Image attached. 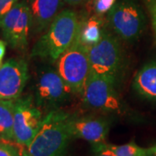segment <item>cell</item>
<instances>
[{
  "label": "cell",
  "instance_id": "cell-1",
  "mask_svg": "<svg viewBox=\"0 0 156 156\" xmlns=\"http://www.w3.org/2000/svg\"><path fill=\"white\" fill-rule=\"evenodd\" d=\"M73 118L74 115L61 109L49 112L27 147L29 154L31 156H66L73 138Z\"/></svg>",
  "mask_w": 156,
  "mask_h": 156
},
{
  "label": "cell",
  "instance_id": "cell-2",
  "mask_svg": "<svg viewBox=\"0 0 156 156\" xmlns=\"http://www.w3.org/2000/svg\"><path fill=\"white\" fill-rule=\"evenodd\" d=\"M82 22L71 10H62L32 48L31 56L56 62L74 44L81 30Z\"/></svg>",
  "mask_w": 156,
  "mask_h": 156
},
{
  "label": "cell",
  "instance_id": "cell-3",
  "mask_svg": "<svg viewBox=\"0 0 156 156\" xmlns=\"http://www.w3.org/2000/svg\"><path fill=\"white\" fill-rule=\"evenodd\" d=\"M89 49V46L81 40L79 33L74 44L56 62L57 72L74 94L83 95L85 83L91 72Z\"/></svg>",
  "mask_w": 156,
  "mask_h": 156
},
{
  "label": "cell",
  "instance_id": "cell-4",
  "mask_svg": "<svg viewBox=\"0 0 156 156\" xmlns=\"http://www.w3.org/2000/svg\"><path fill=\"white\" fill-rule=\"evenodd\" d=\"M107 21L113 34L128 43L139 38L146 25L144 11L136 0H117L108 13Z\"/></svg>",
  "mask_w": 156,
  "mask_h": 156
},
{
  "label": "cell",
  "instance_id": "cell-5",
  "mask_svg": "<svg viewBox=\"0 0 156 156\" xmlns=\"http://www.w3.org/2000/svg\"><path fill=\"white\" fill-rule=\"evenodd\" d=\"M91 71L116 81L123 62L122 48L118 37L103 28L100 41L89 49Z\"/></svg>",
  "mask_w": 156,
  "mask_h": 156
},
{
  "label": "cell",
  "instance_id": "cell-6",
  "mask_svg": "<svg viewBox=\"0 0 156 156\" xmlns=\"http://www.w3.org/2000/svg\"><path fill=\"white\" fill-rule=\"evenodd\" d=\"M71 94H74L72 89L56 69L44 68L37 73L32 97L39 108L50 111L58 109Z\"/></svg>",
  "mask_w": 156,
  "mask_h": 156
},
{
  "label": "cell",
  "instance_id": "cell-7",
  "mask_svg": "<svg viewBox=\"0 0 156 156\" xmlns=\"http://www.w3.org/2000/svg\"><path fill=\"white\" fill-rule=\"evenodd\" d=\"M31 21V10L25 0L17 2L0 18L3 37L13 50L23 51L27 48Z\"/></svg>",
  "mask_w": 156,
  "mask_h": 156
},
{
  "label": "cell",
  "instance_id": "cell-8",
  "mask_svg": "<svg viewBox=\"0 0 156 156\" xmlns=\"http://www.w3.org/2000/svg\"><path fill=\"white\" fill-rule=\"evenodd\" d=\"M44 118L42 109L36 104L32 95L17 99L13 122L14 141L27 147L37 134Z\"/></svg>",
  "mask_w": 156,
  "mask_h": 156
},
{
  "label": "cell",
  "instance_id": "cell-9",
  "mask_svg": "<svg viewBox=\"0 0 156 156\" xmlns=\"http://www.w3.org/2000/svg\"><path fill=\"white\" fill-rule=\"evenodd\" d=\"M84 103L89 108L106 112H118L121 101L115 89V81L91 71L83 92Z\"/></svg>",
  "mask_w": 156,
  "mask_h": 156
},
{
  "label": "cell",
  "instance_id": "cell-10",
  "mask_svg": "<svg viewBox=\"0 0 156 156\" xmlns=\"http://www.w3.org/2000/svg\"><path fill=\"white\" fill-rule=\"evenodd\" d=\"M29 80V67L23 58L16 57L0 67V100H17L21 97Z\"/></svg>",
  "mask_w": 156,
  "mask_h": 156
},
{
  "label": "cell",
  "instance_id": "cell-11",
  "mask_svg": "<svg viewBox=\"0 0 156 156\" xmlns=\"http://www.w3.org/2000/svg\"><path fill=\"white\" fill-rule=\"evenodd\" d=\"M108 131L109 122L105 118L95 116L73 118V138L84 140L92 145L106 143Z\"/></svg>",
  "mask_w": 156,
  "mask_h": 156
},
{
  "label": "cell",
  "instance_id": "cell-12",
  "mask_svg": "<svg viewBox=\"0 0 156 156\" xmlns=\"http://www.w3.org/2000/svg\"><path fill=\"white\" fill-rule=\"evenodd\" d=\"M63 0H32L31 33L35 35L45 32L60 13Z\"/></svg>",
  "mask_w": 156,
  "mask_h": 156
},
{
  "label": "cell",
  "instance_id": "cell-13",
  "mask_svg": "<svg viewBox=\"0 0 156 156\" xmlns=\"http://www.w3.org/2000/svg\"><path fill=\"white\" fill-rule=\"evenodd\" d=\"M134 89L147 99L156 101V62L145 64L136 74Z\"/></svg>",
  "mask_w": 156,
  "mask_h": 156
},
{
  "label": "cell",
  "instance_id": "cell-14",
  "mask_svg": "<svg viewBox=\"0 0 156 156\" xmlns=\"http://www.w3.org/2000/svg\"><path fill=\"white\" fill-rule=\"evenodd\" d=\"M15 101L16 100H0V137L5 141H14Z\"/></svg>",
  "mask_w": 156,
  "mask_h": 156
},
{
  "label": "cell",
  "instance_id": "cell-15",
  "mask_svg": "<svg viewBox=\"0 0 156 156\" xmlns=\"http://www.w3.org/2000/svg\"><path fill=\"white\" fill-rule=\"evenodd\" d=\"M102 21L100 17H91L85 22H82L80 38L87 46L97 44L102 35Z\"/></svg>",
  "mask_w": 156,
  "mask_h": 156
},
{
  "label": "cell",
  "instance_id": "cell-16",
  "mask_svg": "<svg viewBox=\"0 0 156 156\" xmlns=\"http://www.w3.org/2000/svg\"><path fill=\"white\" fill-rule=\"evenodd\" d=\"M108 147L115 154V156H149V148L141 147L134 142H129L124 145L107 144Z\"/></svg>",
  "mask_w": 156,
  "mask_h": 156
},
{
  "label": "cell",
  "instance_id": "cell-17",
  "mask_svg": "<svg viewBox=\"0 0 156 156\" xmlns=\"http://www.w3.org/2000/svg\"><path fill=\"white\" fill-rule=\"evenodd\" d=\"M116 1L117 0H95L94 5L95 13L98 16L108 13V11L115 5Z\"/></svg>",
  "mask_w": 156,
  "mask_h": 156
},
{
  "label": "cell",
  "instance_id": "cell-18",
  "mask_svg": "<svg viewBox=\"0 0 156 156\" xmlns=\"http://www.w3.org/2000/svg\"><path fill=\"white\" fill-rule=\"evenodd\" d=\"M4 141L5 140L0 141V156H20L22 151H19L17 147L11 143Z\"/></svg>",
  "mask_w": 156,
  "mask_h": 156
},
{
  "label": "cell",
  "instance_id": "cell-19",
  "mask_svg": "<svg viewBox=\"0 0 156 156\" xmlns=\"http://www.w3.org/2000/svg\"><path fill=\"white\" fill-rule=\"evenodd\" d=\"M93 155L92 156H115L108 147L107 143H100L92 145Z\"/></svg>",
  "mask_w": 156,
  "mask_h": 156
},
{
  "label": "cell",
  "instance_id": "cell-20",
  "mask_svg": "<svg viewBox=\"0 0 156 156\" xmlns=\"http://www.w3.org/2000/svg\"><path fill=\"white\" fill-rule=\"evenodd\" d=\"M145 2L150 14L152 26L156 37V0H145Z\"/></svg>",
  "mask_w": 156,
  "mask_h": 156
},
{
  "label": "cell",
  "instance_id": "cell-21",
  "mask_svg": "<svg viewBox=\"0 0 156 156\" xmlns=\"http://www.w3.org/2000/svg\"><path fill=\"white\" fill-rule=\"evenodd\" d=\"M18 0H0V18L5 14L7 11L11 9V7L16 5Z\"/></svg>",
  "mask_w": 156,
  "mask_h": 156
},
{
  "label": "cell",
  "instance_id": "cell-22",
  "mask_svg": "<svg viewBox=\"0 0 156 156\" xmlns=\"http://www.w3.org/2000/svg\"><path fill=\"white\" fill-rule=\"evenodd\" d=\"M90 0H63L64 3H66L68 5L72 6H77V5H82L84 4H87L89 3Z\"/></svg>",
  "mask_w": 156,
  "mask_h": 156
},
{
  "label": "cell",
  "instance_id": "cell-23",
  "mask_svg": "<svg viewBox=\"0 0 156 156\" xmlns=\"http://www.w3.org/2000/svg\"><path fill=\"white\" fill-rule=\"evenodd\" d=\"M6 50V42L5 41H3V40H0V61L2 62L5 54Z\"/></svg>",
  "mask_w": 156,
  "mask_h": 156
},
{
  "label": "cell",
  "instance_id": "cell-24",
  "mask_svg": "<svg viewBox=\"0 0 156 156\" xmlns=\"http://www.w3.org/2000/svg\"><path fill=\"white\" fill-rule=\"evenodd\" d=\"M149 151H150V155L156 156V145L149 147Z\"/></svg>",
  "mask_w": 156,
  "mask_h": 156
},
{
  "label": "cell",
  "instance_id": "cell-25",
  "mask_svg": "<svg viewBox=\"0 0 156 156\" xmlns=\"http://www.w3.org/2000/svg\"><path fill=\"white\" fill-rule=\"evenodd\" d=\"M20 156H31L30 154H29L28 151H22L21 154H20Z\"/></svg>",
  "mask_w": 156,
  "mask_h": 156
},
{
  "label": "cell",
  "instance_id": "cell-26",
  "mask_svg": "<svg viewBox=\"0 0 156 156\" xmlns=\"http://www.w3.org/2000/svg\"><path fill=\"white\" fill-rule=\"evenodd\" d=\"M1 66H2V62L0 61V67H1Z\"/></svg>",
  "mask_w": 156,
  "mask_h": 156
},
{
  "label": "cell",
  "instance_id": "cell-27",
  "mask_svg": "<svg viewBox=\"0 0 156 156\" xmlns=\"http://www.w3.org/2000/svg\"><path fill=\"white\" fill-rule=\"evenodd\" d=\"M1 140H3L1 139V137H0V141H1Z\"/></svg>",
  "mask_w": 156,
  "mask_h": 156
},
{
  "label": "cell",
  "instance_id": "cell-28",
  "mask_svg": "<svg viewBox=\"0 0 156 156\" xmlns=\"http://www.w3.org/2000/svg\"><path fill=\"white\" fill-rule=\"evenodd\" d=\"M149 156H153V155H149Z\"/></svg>",
  "mask_w": 156,
  "mask_h": 156
}]
</instances>
